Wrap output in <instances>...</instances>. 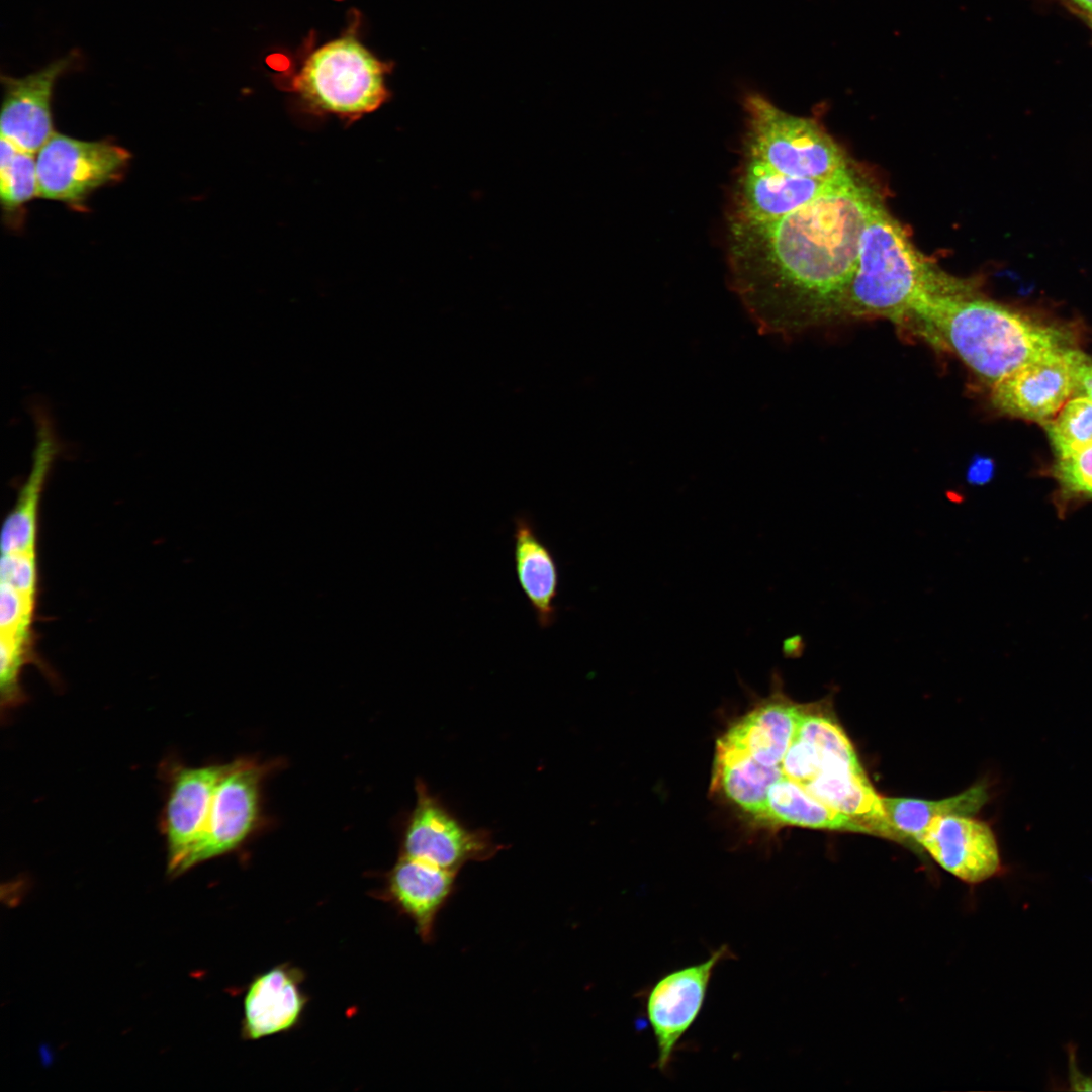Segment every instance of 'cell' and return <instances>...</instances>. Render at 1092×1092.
Instances as JSON below:
<instances>
[{"instance_id": "obj_20", "label": "cell", "mask_w": 1092, "mask_h": 1092, "mask_svg": "<svg viewBox=\"0 0 1092 1092\" xmlns=\"http://www.w3.org/2000/svg\"><path fill=\"white\" fill-rule=\"evenodd\" d=\"M1042 425L1057 458L1079 453L1092 446V400L1077 395Z\"/></svg>"}, {"instance_id": "obj_5", "label": "cell", "mask_w": 1092, "mask_h": 1092, "mask_svg": "<svg viewBox=\"0 0 1092 1092\" xmlns=\"http://www.w3.org/2000/svg\"><path fill=\"white\" fill-rule=\"evenodd\" d=\"M388 71L387 63L347 34L313 51L292 88L313 112L355 121L387 101Z\"/></svg>"}, {"instance_id": "obj_25", "label": "cell", "mask_w": 1092, "mask_h": 1092, "mask_svg": "<svg viewBox=\"0 0 1092 1092\" xmlns=\"http://www.w3.org/2000/svg\"><path fill=\"white\" fill-rule=\"evenodd\" d=\"M1084 15H1092V0H1066Z\"/></svg>"}, {"instance_id": "obj_18", "label": "cell", "mask_w": 1092, "mask_h": 1092, "mask_svg": "<svg viewBox=\"0 0 1092 1092\" xmlns=\"http://www.w3.org/2000/svg\"><path fill=\"white\" fill-rule=\"evenodd\" d=\"M988 799L986 785L976 784L956 796L937 801L883 797V805L891 826L909 844L910 841L918 843L934 818L949 815L974 816Z\"/></svg>"}, {"instance_id": "obj_9", "label": "cell", "mask_w": 1092, "mask_h": 1092, "mask_svg": "<svg viewBox=\"0 0 1092 1092\" xmlns=\"http://www.w3.org/2000/svg\"><path fill=\"white\" fill-rule=\"evenodd\" d=\"M1084 353L1067 347L1026 364L991 386L993 406L1008 416L1041 424L1076 392V368Z\"/></svg>"}, {"instance_id": "obj_8", "label": "cell", "mask_w": 1092, "mask_h": 1092, "mask_svg": "<svg viewBox=\"0 0 1092 1092\" xmlns=\"http://www.w3.org/2000/svg\"><path fill=\"white\" fill-rule=\"evenodd\" d=\"M403 855L457 872L467 862L491 858L500 848L484 830L463 825L424 784L418 785Z\"/></svg>"}, {"instance_id": "obj_1", "label": "cell", "mask_w": 1092, "mask_h": 1092, "mask_svg": "<svg viewBox=\"0 0 1092 1092\" xmlns=\"http://www.w3.org/2000/svg\"><path fill=\"white\" fill-rule=\"evenodd\" d=\"M875 201L849 171L774 221L728 224L731 285L761 332L790 335L838 315Z\"/></svg>"}, {"instance_id": "obj_12", "label": "cell", "mask_w": 1092, "mask_h": 1092, "mask_svg": "<svg viewBox=\"0 0 1092 1092\" xmlns=\"http://www.w3.org/2000/svg\"><path fill=\"white\" fill-rule=\"evenodd\" d=\"M918 844L941 868L969 884L984 882L1002 871L993 830L973 816L934 818Z\"/></svg>"}, {"instance_id": "obj_22", "label": "cell", "mask_w": 1092, "mask_h": 1092, "mask_svg": "<svg viewBox=\"0 0 1092 1092\" xmlns=\"http://www.w3.org/2000/svg\"><path fill=\"white\" fill-rule=\"evenodd\" d=\"M1069 1055V1084L1071 1090L1076 1091H1089L1092 1090V1076L1083 1074L1078 1065L1075 1048L1070 1044L1068 1046Z\"/></svg>"}, {"instance_id": "obj_16", "label": "cell", "mask_w": 1092, "mask_h": 1092, "mask_svg": "<svg viewBox=\"0 0 1092 1092\" xmlns=\"http://www.w3.org/2000/svg\"><path fill=\"white\" fill-rule=\"evenodd\" d=\"M803 790L814 799L854 819L873 835L907 842L891 826L880 796L862 766L831 765L822 769Z\"/></svg>"}, {"instance_id": "obj_24", "label": "cell", "mask_w": 1092, "mask_h": 1092, "mask_svg": "<svg viewBox=\"0 0 1092 1092\" xmlns=\"http://www.w3.org/2000/svg\"><path fill=\"white\" fill-rule=\"evenodd\" d=\"M994 464L986 458H979L969 468L967 478L972 484H985L992 478Z\"/></svg>"}, {"instance_id": "obj_7", "label": "cell", "mask_w": 1092, "mask_h": 1092, "mask_svg": "<svg viewBox=\"0 0 1092 1092\" xmlns=\"http://www.w3.org/2000/svg\"><path fill=\"white\" fill-rule=\"evenodd\" d=\"M727 945L706 960L672 970L646 994L645 1009L657 1051L656 1068L669 1070L678 1043L698 1018L717 966L731 956Z\"/></svg>"}, {"instance_id": "obj_14", "label": "cell", "mask_w": 1092, "mask_h": 1092, "mask_svg": "<svg viewBox=\"0 0 1092 1092\" xmlns=\"http://www.w3.org/2000/svg\"><path fill=\"white\" fill-rule=\"evenodd\" d=\"M299 970L279 965L258 975L244 999L243 1035L260 1039L294 1027L307 1002Z\"/></svg>"}, {"instance_id": "obj_6", "label": "cell", "mask_w": 1092, "mask_h": 1092, "mask_svg": "<svg viewBox=\"0 0 1092 1092\" xmlns=\"http://www.w3.org/2000/svg\"><path fill=\"white\" fill-rule=\"evenodd\" d=\"M35 159L38 196L82 210L95 191L121 181L131 154L112 139L85 141L54 132Z\"/></svg>"}, {"instance_id": "obj_21", "label": "cell", "mask_w": 1092, "mask_h": 1092, "mask_svg": "<svg viewBox=\"0 0 1092 1092\" xmlns=\"http://www.w3.org/2000/svg\"><path fill=\"white\" fill-rule=\"evenodd\" d=\"M1052 475L1060 488L1061 505L1092 499V446L1074 455L1057 458Z\"/></svg>"}, {"instance_id": "obj_11", "label": "cell", "mask_w": 1092, "mask_h": 1092, "mask_svg": "<svg viewBox=\"0 0 1092 1092\" xmlns=\"http://www.w3.org/2000/svg\"><path fill=\"white\" fill-rule=\"evenodd\" d=\"M260 770L232 763L217 784L204 829L186 856L180 874L237 847L252 829L258 807Z\"/></svg>"}, {"instance_id": "obj_10", "label": "cell", "mask_w": 1092, "mask_h": 1092, "mask_svg": "<svg viewBox=\"0 0 1092 1092\" xmlns=\"http://www.w3.org/2000/svg\"><path fill=\"white\" fill-rule=\"evenodd\" d=\"M76 51L23 77L2 75L1 138L35 153L55 132L52 97L57 80L79 65Z\"/></svg>"}, {"instance_id": "obj_26", "label": "cell", "mask_w": 1092, "mask_h": 1092, "mask_svg": "<svg viewBox=\"0 0 1092 1092\" xmlns=\"http://www.w3.org/2000/svg\"><path fill=\"white\" fill-rule=\"evenodd\" d=\"M1085 16H1086L1088 24H1090V26L1092 28V15H1085Z\"/></svg>"}, {"instance_id": "obj_23", "label": "cell", "mask_w": 1092, "mask_h": 1092, "mask_svg": "<svg viewBox=\"0 0 1092 1092\" xmlns=\"http://www.w3.org/2000/svg\"><path fill=\"white\" fill-rule=\"evenodd\" d=\"M1077 395L1087 396L1092 400V359L1083 355L1076 368Z\"/></svg>"}, {"instance_id": "obj_3", "label": "cell", "mask_w": 1092, "mask_h": 1092, "mask_svg": "<svg viewBox=\"0 0 1092 1092\" xmlns=\"http://www.w3.org/2000/svg\"><path fill=\"white\" fill-rule=\"evenodd\" d=\"M973 291L974 283L946 274L925 258L876 200L838 315L881 316L905 328L935 296Z\"/></svg>"}, {"instance_id": "obj_4", "label": "cell", "mask_w": 1092, "mask_h": 1092, "mask_svg": "<svg viewBox=\"0 0 1092 1092\" xmlns=\"http://www.w3.org/2000/svg\"><path fill=\"white\" fill-rule=\"evenodd\" d=\"M745 134L741 164L794 178L829 181L849 172L838 145L809 117L792 115L766 96H742Z\"/></svg>"}, {"instance_id": "obj_2", "label": "cell", "mask_w": 1092, "mask_h": 1092, "mask_svg": "<svg viewBox=\"0 0 1092 1092\" xmlns=\"http://www.w3.org/2000/svg\"><path fill=\"white\" fill-rule=\"evenodd\" d=\"M907 329L952 352L990 387L1073 343L1069 331L982 298L976 291L932 298Z\"/></svg>"}, {"instance_id": "obj_15", "label": "cell", "mask_w": 1092, "mask_h": 1092, "mask_svg": "<svg viewBox=\"0 0 1092 1092\" xmlns=\"http://www.w3.org/2000/svg\"><path fill=\"white\" fill-rule=\"evenodd\" d=\"M457 872L402 855L388 877L387 893L415 923L425 942L434 938L435 922L455 890Z\"/></svg>"}, {"instance_id": "obj_19", "label": "cell", "mask_w": 1092, "mask_h": 1092, "mask_svg": "<svg viewBox=\"0 0 1092 1092\" xmlns=\"http://www.w3.org/2000/svg\"><path fill=\"white\" fill-rule=\"evenodd\" d=\"M38 196L36 159L1 138L0 143V200L7 225L20 226L25 206Z\"/></svg>"}, {"instance_id": "obj_17", "label": "cell", "mask_w": 1092, "mask_h": 1092, "mask_svg": "<svg viewBox=\"0 0 1092 1092\" xmlns=\"http://www.w3.org/2000/svg\"><path fill=\"white\" fill-rule=\"evenodd\" d=\"M514 565L521 590L531 605L541 628L556 620L559 570L547 544L538 535L531 520H514Z\"/></svg>"}, {"instance_id": "obj_13", "label": "cell", "mask_w": 1092, "mask_h": 1092, "mask_svg": "<svg viewBox=\"0 0 1092 1092\" xmlns=\"http://www.w3.org/2000/svg\"><path fill=\"white\" fill-rule=\"evenodd\" d=\"M231 764L180 767L173 775L164 816L168 871L179 875L201 835L218 782Z\"/></svg>"}]
</instances>
